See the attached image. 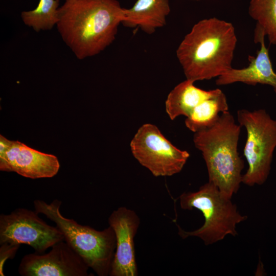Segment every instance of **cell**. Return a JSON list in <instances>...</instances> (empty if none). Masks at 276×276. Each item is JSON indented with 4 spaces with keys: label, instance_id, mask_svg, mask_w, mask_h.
I'll return each instance as SVG.
<instances>
[{
    "label": "cell",
    "instance_id": "obj_1",
    "mask_svg": "<svg viewBox=\"0 0 276 276\" xmlns=\"http://www.w3.org/2000/svg\"><path fill=\"white\" fill-rule=\"evenodd\" d=\"M117 0H65L57 27L78 59L98 54L112 43L122 20Z\"/></svg>",
    "mask_w": 276,
    "mask_h": 276
},
{
    "label": "cell",
    "instance_id": "obj_2",
    "mask_svg": "<svg viewBox=\"0 0 276 276\" xmlns=\"http://www.w3.org/2000/svg\"><path fill=\"white\" fill-rule=\"evenodd\" d=\"M237 42L231 23L216 17L197 22L176 50L186 79L210 80L232 68Z\"/></svg>",
    "mask_w": 276,
    "mask_h": 276
},
{
    "label": "cell",
    "instance_id": "obj_3",
    "mask_svg": "<svg viewBox=\"0 0 276 276\" xmlns=\"http://www.w3.org/2000/svg\"><path fill=\"white\" fill-rule=\"evenodd\" d=\"M241 126L229 111L222 112L212 126L194 133L193 142L206 166L209 181L231 199L242 182L244 161L238 152Z\"/></svg>",
    "mask_w": 276,
    "mask_h": 276
},
{
    "label": "cell",
    "instance_id": "obj_4",
    "mask_svg": "<svg viewBox=\"0 0 276 276\" xmlns=\"http://www.w3.org/2000/svg\"><path fill=\"white\" fill-rule=\"evenodd\" d=\"M61 203L58 199L50 203L40 199L33 202L35 211L44 215L55 223L64 240L89 268L99 276L109 275L116 248L113 229L109 226L102 231H97L65 217L60 212Z\"/></svg>",
    "mask_w": 276,
    "mask_h": 276
},
{
    "label": "cell",
    "instance_id": "obj_5",
    "mask_svg": "<svg viewBox=\"0 0 276 276\" xmlns=\"http://www.w3.org/2000/svg\"><path fill=\"white\" fill-rule=\"evenodd\" d=\"M182 209L199 210L204 218L203 224L191 232L182 229L177 225L178 235L182 239L190 236L200 238L205 245H209L222 240L230 235L238 234L236 225L245 221L247 216L242 215L231 199L224 196L218 188L208 182L194 192H184L179 196Z\"/></svg>",
    "mask_w": 276,
    "mask_h": 276
},
{
    "label": "cell",
    "instance_id": "obj_6",
    "mask_svg": "<svg viewBox=\"0 0 276 276\" xmlns=\"http://www.w3.org/2000/svg\"><path fill=\"white\" fill-rule=\"evenodd\" d=\"M237 119L247 131L243 153L248 167L242 182L249 186L261 185L270 173L276 148V120L263 109L238 110Z\"/></svg>",
    "mask_w": 276,
    "mask_h": 276
},
{
    "label": "cell",
    "instance_id": "obj_7",
    "mask_svg": "<svg viewBox=\"0 0 276 276\" xmlns=\"http://www.w3.org/2000/svg\"><path fill=\"white\" fill-rule=\"evenodd\" d=\"M130 147L134 158L155 177L179 173L190 157L188 151L177 148L150 123L138 129Z\"/></svg>",
    "mask_w": 276,
    "mask_h": 276
},
{
    "label": "cell",
    "instance_id": "obj_8",
    "mask_svg": "<svg viewBox=\"0 0 276 276\" xmlns=\"http://www.w3.org/2000/svg\"><path fill=\"white\" fill-rule=\"evenodd\" d=\"M35 211L17 208L9 214L0 215V244L10 243L31 246L41 254L64 240L58 228L45 222Z\"/></svg>",
    "mask_w": 276,
    "mask_h": 276
},
{
    "label": "cell",
    "instance_id": "obj_9",
    "mask_svg": "<svg viewBox=\"0 0 276 276\" xmlns=\"http://www.w3.org/2000/svg\"><path fill=\"white\" fill-rule=\"evenodd\" d=\"M46 254L24 256L18 271L21 276H88L89 267L82 257L64 240Z\"/></svg>",
    "mask_w": 276,
    "mask_h": 276
},
{
    "label": "cell",
    "instance_id": "obj_10",
    "mask_svg": "<svg viewBox=\"0 0 276 276\" xmlns=\"http://www.w3.org/2000/svg\"><path fill=\"white\" fill-rule=\"evenodd\" d=\"M60 169L58 158L0 135V170L31 179L51 178Z\"/></svg>",
    "mask_w": 276,
    "mask_h": 276
},
{
    "label": "cell",
    "instance_id": "obj_11",
    "mask_svg": "<svg viewBox=\"0 0 276 276\" xmlns=\"http://www.w3.org/2000/svg\"><path fill=\"white\" fill-rule=\"evenodd\" d=\"M108 222L116 238L109 275H137L134 238L140 225V218L133 210L121 206L112 212Z\"/></svg>",
    "mask_w": 276,
    "mask_h": 276
},
{
    "label": "cell",
    "instance_id": "obj_12",
    "mask_svg": "<svg viewBox=\"0 0 276 276\" xmlns=\"http://www.w3.org/2000/svg\"><path fill=\"white\" fill-rule=\"evenodd\" d=\"M265 34L263 29L256 25L254 41L259 43L260 49L256 56L249 55V65L244 68H232L217 77L216 84L225 85L235 82H242L255 85L257 84L271 86L276 93V72L272 67L268 49L265 44Z\"/></svg>",
    "mask_w": 276,
    "mask_h": 276
},
{
    "label": "cell",
    "instance_id": "obj_13",
    "mask_svg": "<svg viewBox=\"0 0 276 276\" xmlns=\"http://www.w3.org/2000/svg\"><path fill=\"white\" fill-rule=\"evenodd\" d=\"M170 12L169 0H137L131 8L123 9L121 24L151 34L166 25Z\"/></svg>",
    "mask_w": 276,
    "mask_h": 276
},
{
    "label": "cell",
    "instance_id": "obj_14",
    "mask_svg": "<svg viewBox=\"0 0 276 276\" xmlns=\"http://www.w3.org/2000/svg\"><path fill=\"white\" fill-rule=\"evenodd\" d=\"M188 79L177 84L168 94L166 111L171 120L180 116L188 117L200 103L212 96L216 89L205 90L197 87Z\"/></svg>",
    "mask_w": 276,
    "mask_h": 276
},
{
    "label": "cell",
    "instance_id": "obj_15",
    "mask_svg": "<svg viewBox=\"0 0 276 276\" xmlns=\"http://www.w3.org/2000/svg\"><path fill=\"white\" fill-rule=\"evenodd\" d=\"M228 111V105L225 94L216 88L210 97L198 105L185 120L186 126L195 133L214 125L223 112Z\"/></svg>",
    "mask_w": 276,
    "mask_h": 276
},
{
    "label": "cell",
    "instance_id": "obj_16",
    "mask_svg": "<svg viewBox=\"0 0 276 276\" xmlns=\"http://www.w3.org/2000/svg\"><path fill=\"white\" fill-rule=\"evenodd\" d=\"M60 0H39L32 10L22 11L21 17L24 24L36 32L50 30L59 21Z\"/></svg>",
    "mask_w": 276,
    "mask_h": 276
},
{
    "label": "cell",
    "instance_id": "obj_17",
    "mask_svg": "<svg viewBox=\"0 0 276 276\" xmlns=\"http://www.w3.org/2000/svg\"><path fill=\"white\" fill-rule=\"evenodd\" d=\"M248 13L263 29L269 43L276 45V0H250Z\"/></svg>",
    "mask_w": 276,
    "mask_h": 276
},
{
    "label": "cell",
    "instance_id": "obj_18",
    "mask_svg": "<svg viewBox=\"0 0 276 276\" xmlns=\"http://www.w3.org/2000/svg\"><path fill=\"white\" fill-rule=\"evenodd\" d=\"M0 246V275L4 276V266L8 259H13L20 245L16 244L5 243Z\"/></svg>",
    "mask_w": 276,
    "mask_h": 276
},
{
    "label": "cell",
    "instance_id": "obj_19",
    "mask_svg": "<svg viewBox=\"0 0 276 276\" xmlns=\"http://www.w3.org/2000/svg\"><path fill=\"white\" fill-rule=\"evenodd\" d=\"M196 1H199V0H196Z\"/></svg>",
    "mask_w": 276,
    "mask_h": 276
}]
</instances>
